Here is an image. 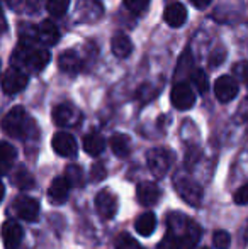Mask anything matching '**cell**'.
Instances as JSON below:
<instances>
[{
	"instance_id": "1",
	"label": "cell",
	"mask_w": 248,
	"mask_h": 249,
	"mask_svg": "<svg viewBox=\"0 0 248 249\" xmlns=\"http://www.w3.org/2000/svg\"><path fill=\"white\" fill-rule=\"evenodd\" d=\"M0 129L10 138L27 139L34 134L36 127L29 115L26 114L22 107H14L5 114V117L0 122Z\"/></svg>"
},
{
	"instance_id": "2",
	"label": "cell",
	"mask_w": 248,
	"mask_h": 249,
	"mask_svg": "<svg viewBox=\"0 0 248 249\" xmlns=\"http://www.w3.org/2000/svg\"><path fill=\"white\" fill-rule=\"evenodd\" d=\"M169 229L175 232L180 239L182 249H194L201 239V227L197 222L187 219L182 213H170L169 215Z\"/></svg>"
},
{
	"instance_id": "3",
	"label": "cell",
	"mask_w": 248,
	"mask_h": 249,
	"mask_svg": "<svg viewBox=\"0 0 248 249\" xmlns=\"http://www.w3.org/2000/svg\"><path fill=\"white\" fill-rule=\"evenodd\" d=\"M146 163H148L150 171L156 178H163L167 175V171L170 170V164H172V153L169 149L155 148L148 153Z\"/></svg>"
},
{
	"instance_id": "4",
	"label": "cell",
	"mask_w": 248,
	"mask_h": 249,
	"mask_svg": "<svg viewBox=\"0 0 248 249\" xmlns=\"http://www.w3.org/2000/svg\"><path fill=\"white\" fill-rule=\"evenodd\" d=\"M175 190L180 197L184 198V202L189 203L192 207H197L202 200V187L194 181L192 178H177L175 180Z\"/></svg>"
},
{
	"instance_id": "5",
	"label": "cell",
	"mask_w": 248,
	"mask_h": 249,
	"mask_svg": "<svg viewBox=\"0 0 248 249\" xmlns=\"http://www.w3.org/2000/svg\"><path fill=\"white\" fill-rule=\"evenodd\" d=\"M172 105L179 110H189L195 104V93L191 89V85L186 82H179L173 85L172 93H170Z\"/></svg>"
},
{
	"instance_id": "6",
	"label": "cell",
	"mask_w": 248,
	"mask_h": 249,
	"mask_svg": "<svg viewBox=\"0 0 248 249\" xmlns=\"http://www.w3.org/2000/svg\"><path fill=\"white\" fill-rule=\"evenodd\" d=\"M27 75L24 71H20L19 68H10L3 73L2 76V90L7 95H16V93L22 92L27 85Z\"/></svg>"
},
{
	"instance_id": "7",
	"label": "cell",
	"mask_w": 248,
	"mask_h": 249,
	"mask_svg": "<svg viewBox=\"0 0 248 249\" xmlns=\"http://www.w3.org/2000/svg\"><path fill=\"white\" fill-rule=\"evenodd\" d=\"M0 236L3 241V248L5 249H19L20 243H22V227L16 222V220H5L0 229Z\"/></svg>"
},
{
	"instance_id": "8",
	"label": "cell",
	"mask_w": 248,
	"mask_h": 249,
	"mask_svg": "<svg viewBox=\"0 0 248 249\" xmlns=\"http://www.w3.org/2000/svg\"><path fill=\"white\" fill-rule=\"evenodd\" d=\"M14 210L16 213L26 222H34L39 217V203L36 198L31 197H17L14 202Z\"/></svg>"
},
{
	"instance_id": "9",
	"label": "cell",
	"mask_w": 248,
	"mask_h": 249,
	"mask_svg": "<svg viewBox=\"0 0 248 249\" xmlns=\"http://www.w3.org/2000/svg\"><path fill=\"white\" fill-rule=\"evenodd\" d=\"M214 93H216V99L223 104L226 102H231L238 95V83L233 76L225 75V76H219L218 80L214 82Z\"/></svg>"
},
{
	"instance_id": "10",
	"label": "cell",
	"mask_w": 248,
	"mask_h": 249,
	"mask_svg": "<svg viewBox=\"0 0 248 249\" xmlns=\"http://www.w3.org/2000/svg\"><path fill=\"white\" fill-rule=\"evenodd\" d=\"M117 197L111 190H102L95 195V209L104 219H113L117 212Z\"/></svg>"
},
{
	"instance_id": "11",
	"label": "cell",
	"mask_w": 248,
	"mask_h": 249,
	"mask_svg": "<svg viewBox=\"0 0 248 249\" xmlns=\"http://www.w3.org/2000/svg\"><path fill=\"white\" fill-rule=\"evenodd\" d=\"M136 197L143 207H153L162 198V188L153 181H141L136 188Z\"/></svg>"
},
{
	"instance_id": "12",
	"label": "cell",
	"mask_w": 248,
	"mask_h": 249,
	"mask_svg": "<svg viewBox=\"0 0 248 249\" xmlns=\"http://www.w3.org/2000/svg\"><path fill=\"white\" fill-rule=\"evenodd\" d=\"M53 121L60 127H72L80 121V112L70 104H60L53 108Z\"/></svg>"
},
{
	"instance_id": "13",
	"label": "cell",
	"mask_w": 248,
	"mask_h": 249,
	"mask_svg": "<svg viewBox=\"0 0 248 249\" xmlns=\"http://www.w3.org/2000/svg\"><path fill=\"white\" fill-rule=\"evenodd\" d=\"M53 149L57 154H60L63 158H73L78 151V146H76V141L70 132H57L53 136Z\"/></svg>"
},
{
	"instance_id": "14",
	"label": "cell",
	"mask_w": 248,
	"mask_h": 249,
	"mask_svg": "<svg viewBox=\"0 0 248 249\" xmlns=\"http://www.w3.org/2000/svg\"><path fill=\"white\" fill-rule=\"evenodd\" d=\"M68 194H70V183L65 177L55 178V180L51 181L50 188H48V198H50L51 203H57V205L65 203Z\"/></svg>"
},
{
	"instance_id": "15",
	"label": "cell",
	"mask_w": 248,
	"mask_h": 249,
	"mask_svg": "<svg viewBox=\"0 0 248 249\" xmlns=\"http://www.w3.org/2000/svg\"><path fill=\"white\" fill-rule=\"evenodd\" d=\"M165 22L169 24L170 27H180L184 26V22L187 20V9L186 5L175 2L170 3L169 7L165 9V16H163Z\"/></svg>"
},
{
	"instance_id": "16",
	"label": "cell",
	"mask_w": 248,
	"mask_h": 249,
	"mask_svg": "<svg viewBox=\"0 0 248 249\" xmlns=\"http://www.w3.org/2000/svg\"><path fill=\"white\" fill-rule=\"evenodd\" d=\"M58 66L63 73H68V75H76L82 68V61H80V56L76 54L73 50L63 51L58 58Z\"/></svg>"
},
{
	"instance_id": "17",
	"label": "cell",
	"mask_w": 248,
	"mask_h": 249,
	"mask_svg": "<svg viewBox=\"0 0 248 249\" xmlns=\"http://www.w3.org/2000/svg\"><path fill=\"white\" fill-rule=\"evenodd\" d=\"M26 58L22 59L24 65H27L29 68H33L34 71H41L44 66L50 63V53L46 50H33L26 51Z\"/></svg>"
},
{
	"instance_id": "18",
	"label": "cell",
	"mask_w": 248,
	"mask_h": 249,
	"mask_svg": "<svg viewBox=\"0 0 248 249\" xmlns=\"http://www.w3.org/2000/svg\"><path fill=\"white\" fill-rule=\"evenodd\" d=\"M16 158H17L16 148L12 144H9V142L0 141V175L9 173Z\"/></svg>"
},
{
	"instance_id": "19",
	"label": "cell",
	"mask_w": 248,
	"mask_h": 249,
	"mask_svg": "<svg viewBox=\"0 0 248 249\" xmlns=\"http://www.w3.org/2000/svg\"><path fill=\"white\" fill-rule=\"evenodd\" d=\"M111 48H113V53L117 56V58H128L133 51V43L126 34L119 33L113 37V41H111Z\"/></svg>"
},
{
	"instance_id": "20",
	"label": "cell",
	"mask_w": 248,
	"mask_h": 249,
	"mask_svg": "<svg viewBox=\"0 0 248 249\" xmlns=\"http://www.w3.org/2000/svg\"><path fill=\"white\" fill-rule=\"evenodd\" d=\"M136 232L139 236L146 237V236H152L156 229V215L153 212H145L138 220H136Z\"/></svg>"
},
{
	"instance_id": "21",
	"label": "cell",
	"mask_w": 248,
	"mask_h": 249,
	"mask_svg": "<svg viewBox=\"0 0 248 249\" xmlns=\"http://www.w3.org/2000/svg\"><path fill=\"white\" fill-rule=\"evenodd\" d=\"M106 148V141L100 134L97 132H90L83 138V149L85 153H89L90 156H99L100 153Z\"/></svg>"
},
{
	"instance_id": "22",
	"label": "cell",
	"mask_w": 248,
	"mask_h": 249,
	"mask_svg": "<svg viewBox=\"0 0 248 249\" xmlns=\"http://www.w3.org/2000/svg\"><path fill=\"white\" fill-rule=\"evenodd\" d=\"M38 36H39V39L43 41V43L50 44V46H53V44H57L58 37H60V33H58L57 26H55L51 20H44V22L39 24V29H38Z\"/></svg>"
},
{
	"instance_id": "23",
	"label": "cell",
	"mask_w": 248,
	"mask_h": 249,
	"mask_svg": "<svg viewBox=\"0 0 248 249\" xmlns=\"http://www.w3.org/2000/svg\"><path fill=\"white\" fill-rule=\"evenodd\" d=\"M12 181L17 188H20V190H31V188H34V185H36L33 175L27 171L26 166L17 168V171L12 175Z\"/></svg>"
},
{
	"instance_id": "24",
	"label": "cell",
	"mask_w": 248,
	"mask_h": 249,
	"mask_svg": "<svg viewBox=\"0 0 248 249\" xmlns=\"http://www.w3.org/2000/svg\"><path fill=\"white\" fill-rule=\"evenodd\" d=\"M111 149L117 158H126L131 151V141L126 134H114L111 138Z\"/></svg>"
},
{
	"instance_id": "25",
	"label": "cell",
	"mask_w": 248,
	"mask_h": 249,
	"mask_svg": "<svg viewBox=\"0 0 248 249\" xmlns=\"http://www.w3.org/2000/svg\"><path fill=\"white\" fill-rule=\"evenodd\" d=\"M65 178L68 180L70 187H83V183H85V178H83L82 168L76 166V164H70V166L66 168Z\"/></svg>"
},
{
	"instance_id": "26",
	"label": "cell",
	"mask_w": 248,
	"mask_h": 249,
	"mask_svg": "<svg viewBox=\"0 0 248 249\" xmlns=\"http://www.w3.org/2000/svg\"><path fill=\"white\" fill-rule=\"evenodd\" d=\"M70 7V0H48V12L55 17H61L65 16V12Z\"/></svg>"
},
{
	"instance_id": "27",
	"label": "cell",
	"mask_w": 248,
	"mask_h": 249,
	"mask_svg": "<svg viewBox=\"0 0 248 249\" xmlns=\"http://www.w3.org/2000/svg\"><path fill=\"white\" fill-rule=\"evenodd\" d=\"M158 249H182V248H180L179 236L169 229V231H167V234H165V237L160 241Z\"/></svg>"
},
{
	"instance_id": "28",
	"label": "cell",
	"mask_w": 248,
	"mask_h": 249,
	"mask_svg": "<svg viewBox=\"0 0 248 249\" xmlns=\"http://www.w3.org/2000/svg\"><path fill=\"white\" fill-rule=\"evenodd\" d=\"M116 249H143V248L129 234H119L116 239Z\"/></svg>"
},
{
	"instance_id": "29",
	"label": "cell",
	"mask_w": 248,
	"mask_h": 249,
	"mask_svg": "<svg viewBox=\"0 0 248 249\" xmlns=\"http://www.w3.org/2000/svg\"><path fill=\"white\" fill-rule=\"evenodd\" d=\"M212 243H214L216 249H228L231 244V237L226 231H216L214 236H212Z\"/></svg>"
},
{
	"instance_id": "30",
	"label": "cell",
	"mask_w": 248,
	"mask_h": 249,
	"mask_svg": "<svg viewBox=\"0 0 248 249\" xmlns=\"http://www.w3.org/2000/svg\"><path fill=\"white\" fill-rule=\"evenodd\" d=\"M124 5L129 12L133 14H141L148 9L150 0H124Z\"/></svg>"
},
{
	"instance_id": "31",
	"label": "cell",
	"mask_w": 248,
	"mask_h": 249,
	"mask_svg": "<svg viewBox=\"0 0 248 249\" xmlns=\"http://www.w3.org/2000/svg\"><path fill=\"white\" fill-rule=\"evenodd\" d=\"M192 82L195 83V87H197L199 92L206 93V90H208V75H206L202 70H197V71L192 75Z\"/></svg>"
},
{
	"instance_id": "32",
	"label": "cell",
	"mask_w": 248,
	"mask_h": 249,
	"mask_svg": "<svg viewBox=\"0 0 248 249\" xmlns=\"http://www.w3.org/2000/svg\"><path fill=\"white\" fill-rule=\"evenodd\" d=\"M106 177H107V171H106V166H104L102 163L92 164V168H90V180L92 181H102Z\"/></svg>"
},
{
	"instance_id": "33",
	"label": "cell",
	"mask_w": 248,
	"mask_h": 249,
	"mask_svg": "<svg viewBox=\"0 0 248 249\" xmlns=\"http://www.w3.org/2000/svg\"><path fill=\"white\" fill-rule=\"evenodd\" d=\"M233 198H235V203H238V205H247L248 203V181L235 192Z\"/></svg>"
},
{
	"instance_id": "34",
	"label": "cell",
	"mask_w": 248,
	"mask_h": 249,
	"mask_svg": "<svg viewBox=\"0 0 248 249\" xmlns=\"http://www.w3.org/2000/svg\"><path fill=\"white\" fill-rule=\"evenodd\" d=\"M225 50H216L214 53H212V58H211V66H218V65H221L223 61H225Z\"/></svg>"
},
{
	"instance_id": "35",
	"label": "cell",
	"mask_w": 248,
	"mask_h": 249,
	"mask_svg": "<svg viewBox=\"0 0 248 249\" xmlns=\"http://www.w3.org/2000/svg\"><path fill=\"white\" fill-rule=\"evenodd\" d=\"M192 5L195 7V9H206V7L211 3V0H191Z\"/></svg>"
},
{
	"instance_id": "36",
	"label": "cell",
	"mask_w": 248,
	"mask_h": 249,
	"mask_svg": "<svg viewBox=\"0 0 248 249\" xmlns=\"http://www.w3.org/2000/svg\"><path fill=\"white\" fill-rule=\"evenodd\" d=\"M3 195H5V185L0 181V203H2V200H3Z\"/></svg>"
},
{
	"instance_id": "37",
	"label": "cell",
	"mask_w": 248,
	"mask_h": 249,
	"mask_svg": "<svg viewBox=\"0 0 248 249\" xmlns=\"http://www.w3.org/2000/svg\"><path fill=\"white\" fill-rule=\"evenodd\" d=\"M243 243H248V222H247V229H245V234H243Z\"/></svg>"
},
{
	"instance_id": "38",
	"label": "cell",
	"mask_w": 248,
	"mask_h": 249,
	"mask_svg": "<svg viewBox=\"0 0 248 249\" xmlns=\"http://www.w3.org/2000/svg\"><path fill=\"white\" fill-rule=\"evenodd\" d=\"M201 249H209V248H201Z\"/></svg>"
}]
</instances>
